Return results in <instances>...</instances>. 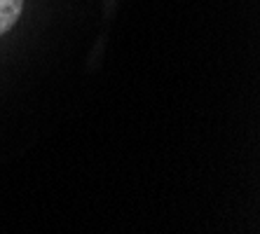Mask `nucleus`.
Returning a JSON list of instances; mask_svg holds the SVG:
<instances>
[{
  "mask_svg": "<svg viewBox=\"0 0 260 234\" xmlns=\"http://www.w3.org/2000/svg\"><path fill=\"white\" fill-rule=\"evenodd\" d=\"M21 12L24 0H0V38L14 28V24L21 19Z\"/></svg>",
  "mask_w": 260,
  "mask_h": 234,
  "instance_id": "f257e3e1",
  "label": "nucleus"
}]
</instances>
